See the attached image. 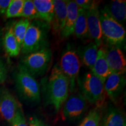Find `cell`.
<instances>
[{
  "mask_svg": "<svg viewBox=\"0 0 126 126\" xmlns=\"http://www.w3.org/2000/svg\"><path fill=\"white\" fill-rule=\"evenodd\" d=\"M51 57L52 52L49 47L43 48L25 54L20 61L19 67L34 78L40 76L46 72Z\"/></svg>",
  "mask_w": 126,
  "mask_h": 126,
  "instance_id": "obj_5",
  "label": "cell"
},
{
  "mask_svg": "<svg viewBox=\"0 0 126 126\" xmlns=\"http://www.w3.org/2000/svg\"><path fill=\"white\" fill-rule=\"evenodd\" d=\"M69 92L68 79L61 70L59 64H55L48 79L47 93L48 103L54 107L56 111L60 110L67 100Z\"/></svg>",
  "mask_w": 126,
  "mask_h": 126,
  "instance_id": "obj_1",
  "label": "cell"
},
{
  "mask_svg": "<svg viewBox=\"0 0 126 126\" xmlns=\"http://www.w3.org/2000/svg\"><path fill=\"white\" fill-rule=\"evenodd\" d=\"M54 15L51 26L55 33H60L64 27L67 16V1L53 0Z\"/></svg>",
  "mask_w": 126,
  "mask_h": 126,
  "instance_id": "obj_15",
  "label": "cell"
},
{
  "mask_svg": "<svg viewBox=\"0 0 126 126\" xmlns=\"http://www.w3.org/2000/svg\"><path fill=\"white\" fill-rule=\"evenodd\" d=\"M106 6L110 15L121 24L126 20V1L123 0L111 1Z\"/></svg>",
  "mask_w": 126,
  "mask_h": 126,
  "instance_id": "obj_20",
  "label": "cell"
},
{
  "mask_svg": "<svg viewBox=\"0 0 126 126\" xmlns=\"http://www.w3.org/2000/svg\"><path fill=\"white\" fill-rule=\"evenodd\" d=\"M21 17L29 20L40 19L33 0H25Z\"/></svg>",
  "mask_w": 126,
  "mask_h": 126,
  "instance_id": "obj_25",
  "label": "cell"
},
{
  "mask_svg": "<svg viewBox=\"0 0 126 126\" xmlns=\"http://www.w3.org/2000/svg\"><path fill=\"white\" fill-rule=\"evenodd\" d=\"M79 8L74 1H67V16L64 27L60 33L61 39L69 38L74 34Z\"/></svg>",
  "mask_w": 126,
  "mask_h": 126,
  "instance_id": "obj_14",
  "label": "cell"
},
{
  "mask_svg": "<svg viewBox=\"0 0 126 126\" xmlns=\"http://www.w3.org/2000/svg\"><path fill=\"white\" fill-rule=\"evenodd\" d=\"M59 67L70 82V91L74 92L79 78L81 61L73 46L68 44L63 50Z\"/></svg>",
  "mask_w": 126,
  "mask_h": 126,
  "instance_id": "obj_6",
  "label": "cell"
},
{
  "mask_svg": "<svg viewBox=\"0 0 126 126\" xmlns=\"http://www.w3.org/2000/svg\"><path fill=\"white\" fill-rule=\"evenodd\" d=\"M102 39L107 45L122 48L125 45L126 32L123 25L110 15L106 6L99 9Z\"/></svg>",
  "mask_w": 126,
  "mask_h": 126,
  "instance_id": "obj_3",
  "label": "cell"
},
{
  "mask_svg": "<svg viewBox=\"0 0 126 126\" xmlns=\"http://www.w3.org/2000/svg\"><path fill=\"white\" fill-rule=\"evenodd\" d=\"M50 26L40 19L31 22L21 46L23 54H27L48 47V33Z\"/></svg>",
  "mask_w": 126,
  "mask_h": 126,
  "instance_id": "obj_2",
  "label": "cell"
},
{
  "mask_svg": "<svg viewBox=\"0 0 126 126\" xmlns=\"http://www.w3.org/2000/svg\"><path fill=\"white\" fill-rule=\"evenodd\" d=\"M31 21L27 19L22 18L15 23L13 26V32L17 42L21 47L23 39L29 27Z\"/></svg>",
  "mask_w": 126,
  "mask_h": 126,
  "instance_id": "obj_22",
  "label": "cell"
},
{
  "mask_svg": "<svg viewBox=\"0 0 126 126\" xmlns=\"http://www.w3.org/2000/svg\"><path fill=\"white\" fill-rule=\"evenodd\" d=\"M74 34L78 39H86L90 38L88 32L86 11L82 8L78 9V14L75 22Z\"/></svg>",
  "mask_w": 126,
  "mask_h": 126,
  "instance_id": "obj_21",
  "label": "cell"
},
{
  "mask_svg": "<svg viewBox=\"0 0 126 126\" xmlns=\"http://www.w3.org/2000/svg\"><path fill=\"white\" fill-rule=\"evenodd\" d=\"M106 59L111 73L126 74V59L122 48L106 45Z\"/></svg>",
  "mask_w": 126,
  "mask_h": 126,
  "instance_id": "obj_11",
  "label": "cell"
},
{
  "mask_svg": "<svg viewBox=\"0 0 126 126\" xmlns=\"http://www.w3.org/2000/svg\"><path fill=\"white\" fill-rule=\"evenodd\" d=\"M11 124L12 126H29L26 123L24 114L20 108H19L15 117Z\"/></svg>",
  "mask_w": 126,
  "mask_h": 126,
  "instance_id": "obj_26",
  "label": "cell"
},
{
  "mask_svg": "<svg viewBox=\"0 0 126 126\" xmlns=\"http://www.w3.org/2000/svg\"><path fill=\"white\" fill-rule=\"evenodd\" d=\"M102 126H126V118L119 109L110 106L103 118Z\"/></svg>",
  "mask_w": 126,
  "mask_h": 126,
  "instance_id": "obj_18",
  "label": "cell"
},
{
  "mask_svg": "<svg viewBox=\"0 0 126 126\" xmlns=\"http://www.w3.org/2000/svg\"><path fill=\"white\" fill-rule=\"evenodd\" d=\"M29 126H47L43 121L36 116L31 117L29 120Z\"/></svg>",
  "mask_w": 126,
  "mask_h": 126,
  "instance_id": "obj_29",
  "label": "cell"
},
{
  "mask_svg": "<svg viewBox=\"0 0 126 126\" xmlns=\"http://www.w3.org/2000/svg\"><path fill=\"white\" fill-rule=\"evenodd\" d=\"M126 83L125 74L111 73L104 83L105 93L111 100L115 101L122 94Z\"/></svg>",
  "mask_w": 126,
  "mask_h": 126,
  "instance_id": "obj_12",
  "label": "cell"
},
{
  "mask_svg": "<svg viewBox=\"0 0 126 126\" xmlns=\"http://www.w3.org/2000/svg\"><path fill=\"white\" fill-rule=\"evenodd\" d=\"M74 1L78 8H82L86 11L92 5L94 1H91V0H75Z\"/></svg>",
  "mask_w": 126,
  "mask_h": 126,
  "instance_id": "obj_27",
  "label": "cell"
},
{
  "mask_svg": "<svg viewBox=\"0 0 126 126\" xmlns=\"http://www.w3.org/2000/svg\"><path fill=\"white\" fill-rule=\"evenodd\" d=\"M20 108L13 94L6 89H0V117L11 123Z\"/></svg>",
  "mask_w": 126,
  "mask_h": 126,
  "instance_id": "obj_10",
  "label": "cell"
},
{
  "mask_svg": "<svg viewBox=\"0 0 126 126\" xmlns=\"http://www.w3.org/2000/svg\"><path fill=\"white\" fill-rule=\"evenodd\" d=\"M77 82L81 90V94L86 101L91 104H94L99 108L103 105L106 97V93L104 83L101 80L91 71L86 72L82 78L79 77Z\"/></svg>",
  "mask_w": 126,
  "mask_h": 126,
  "instance_id": "obj_4",
  "label": "cell"
},
{
  "mask_svg": "<svg viewBox=\"0 0 126 126\" xmlns=\"http://www.w3.org/2000/svg\"><path fill=\"white\" fill-rule=\"evenodd\" d=\"M14 25L8 26L3 39L4 49L10 57H16L19 54L21 47L16 39L13 32Z\"/></svg>",
  "mask_w": 126,
  "mask_h": 126,
  "instance_id": "obj_19",
  "label": "cell"
},
{
  "mask_svg": "<svg viewBox=\"0 0 126 126\" xmlns=\"http://www.w3.org/2000/svg\"><path fill=\"white\" fill-rule=\"evenodd\" d=\"M97 51L98 47L94 42H91L85 46H81L77 50L80 61L91 70H92L96 60Z\"/></svg>",
  "mask_w": 126,
  "mask_h": 126,
  "instance_id": "obj_16",
  "label": "cell"
},
{
  "mask_svg": "<svg viewBox=\"0 0 126 126\" xmlns=\"http://www.w3.org/2000/svg\"><path fill=\"white\" fill-rule=\"evenodd\" d=\"M25 0H11L5 12L7 18L21 17Z\"/></svg>",
  "mask_w": 126,
  "mask_h": 126,
  "instance_id": "obj_24",
  "label": "cell"
},
{
  "mask_svg": "<svg viewBox=\"0 0 126 126\" xmlns=\"http://www.w3.org/2000/svg\"><path fill=\"white\" fill-rule=\"evenodd\" d=\"M99 4L98 2L94 1L92 5L86 10L89 37L91 39H94V43L98 48L103 45Z\"/></svg>",
  "mask_w": 126,
  "mask_h": 126,
  "instance_id": "obj_9",
  "label": "cell"
},
{
  "mask_svg": "<svg viewBox=\"0 0 126 126\" xmlns=\"http://www.w3.org/2000/svg\"><path fill=\"white\" fill-rule=\"evenodd\" d=\"M40 19L45 22L51 27L54 15L53 0H33Z\"/></svg>",
  "mask_w": 126,
  "mask_h": 126,
  "instance_id": "obj_17",
  "label": "cell"
},
{
  "mask_svg": "<svg viewBox=\"0 0 126 126\" xmlns=\"http://www.w3.org/2000/svg\"><path fill=\"white\" fill-rule=\"evenodd\" d=\"M87 101L81 93L71 94L64 103L62 110L64 120H74L79 119L85 112Z\"/></svg>",
  "mask_w": 126,
  "mask_h": 126,
  "instance_id": "obj_8",
  "label": "cell"
},
{
  "mask_svg": "<svg viewBox=\"0 0 126 126\" xmlns=\"http://www.w3.org/2000/svg\"><path fill=\"white\" fill-rule=\"evenodd\" d=\"M11 0H0V15L5 14Z\"/></svg>",
  "mask_w": 126,
  "mask_h": 126,
  "instance_id": "obj_30",
  "label": "cell"
},
{
  "mask_svg": "<svg viewBox=\"0 0 126 126\" xmlns=\"http://www.w3.org/2000/svg\"><path fill=\"white\" fill-rule=\"evenodd\" d=\"M7 74V68L4 63L0 60V83H3L6 79Z\"/></svg>",
  "mask_w": 126,
  "mask_h": 126,
  "instance_id": "obj_28",
  "label": "cell"
},
{
  "mask_svg": "<svg viewBox=\"0 0 126 126\" xmlns=\"http://www.w3.org/2000/svg\"><path fill=\"white\" fill-rule=\"evenodd\" d=\"M101 115L99 108H94L89 111L87 116L78 126H100Z\"/></svg>",
  "mask_w": 126,
  "mask_h": 126,
  "instance_id": "obj_23",
  "label": "cell"
},
{
  "mask_svg": "<svg viewBox=\"0 0 126 126\" xmlns=\"http://www.w3.org/2000/svg\"><path fill=\"white\" fill-rule=\"evenodd\" d=\"M16 88L23 99L32 102L40 101V89L35 78L19 67L15 73Z\"/></svg>",
  "mask_w": 126,
  "mask_h": 126,
  "instance_id": "obj_7",
  "label": "cell"
},
{
  "mask_svg": "<svg viewBox=\"0 0 126 126\" xmlns=\"http://www.w3.org/2000/svg\"><path fill=\"white\" fill-rule=\"evenodd\" d=\"M91 72L105 83L106 79L111 74L106 59V46L102 45L98 48L96 62Z\"/></svg>",
  "mask_w": 126,
  "mask_h": 126,
  "instance_id": "obj_13",
  "label": "cell"
}]
</instances>
